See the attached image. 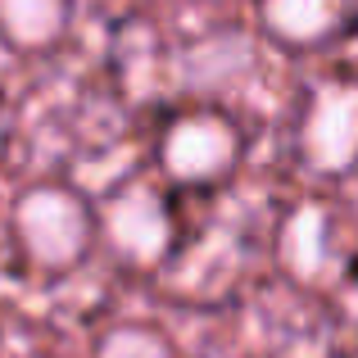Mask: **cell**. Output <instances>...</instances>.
Wrapping results in <instances>:
<instances>
[{"label":"cell","mask_w":358,"mask_h":358,"mask_svg":"<svg viewBox=\"0 0 358 358\" xmlns=\"http://www.w3.org/2000/svg\"><path fill=\"white\" fill-rule=\"evenodd\" d=\"M9 227L23 259L45 277H69L87 263L91 245L100 241L96 209L78 186L64 182H32L9 204Z\"/></svg>","instance_id":"6da1fadb"},{"label":"cell","mask_w":358,"mask_h":358,"mask_svg":"<svg viewBox=\"0 0 358 358\" xmlns=\"http://www.w3.org/2000/svg\"><path fill=\"white\" fill-rule=\"evenodd\" d=\"M155 159L173 186H186V191L222 186L236 177L245 159V131L222 109H182L164 122Z\"/></svg>","instance_id":"7a4b0ae2"},{"label":"cell","mask_w":358,"mask_h":358,"mask_svg":"<svg viewBox=\"0 0 358 358\" xmlns=\"http://www.w3.org/2000/svg\"><path fill=\"white\" fill-rule=\"evenodd\" d=\"M96 222H100V241L109 245V254L122 268L150 272L173 263L177 254L173 204L150 177H122L118 186H109L96 209Z\"/></svg>","instance_id":"3957f363"},{"label":"cell","mask_w":358,"mask_h":358,"mask_svg":"<svg viewBox=\"0 0 358 358\" xmlns=\"http://www.w3.org/2000/svg\"><path fill=\"white\" fill-rule=\"evenodd\" d=\"M295 150L299 164L327 182L358 173V82L331 78L308 91L295 122Z\"/></svg>","instance_id":"277c9868"},{"label":"cell","mask_w":358,"mask_h":358,"mask_svg":"<svg viewBox=\"0 0 358 358\" xmlns=\"http://www.w3.org/2000/svg\"><path fill=\"white\" fill-rule=\"evenodd\" d=\"M345 236H341V218H336L331 204L313 200L299 204V209L286 213L277 236V254L286 263V272L299 281V286H327V281L341 277L345 268Z\"/></svg>","instance_id":"5b68a950"},{"label":"cell","mask_w":358,"mask_h":358,"mask_svg":"<svg viewBox=\"0 0 358 358\" xmlns=\"http://www.w3.org/2000/svg\"><path fill=\"white\" fill-rule=\"evenodd\" d=\"M259 32L286 50H317L341 36L350 18V0H254Z\"/></svg>","instance_id":"8992f818"},{"label":"cell","mask_w":358,"mask_h":358,"mask_svg":"<svg viewBox=\"0 0 358 358\" xmlns=\"http://www.w3.org/2000/svg\"><path fill=\"white\" fill-rule=\"evenodd\" d=\"M73 0H0V41L18 55H45L69 36Z\"/></svg>","instance_id":"52a82bcc"},{"label":"cell","mask_w":358,"mask_h":358,"mask_svg":"<svg viewBox=\"0 0 358 358\" xmlns=\"http://www.w3.org/2000/svg\"><path fill=\"white\" fill-rule=\"evenodd\" d=\"M96 358H177V345L150 322H114L96 341Z\"/></svg>","instance_id":"ba28073f"}]
</instances>
